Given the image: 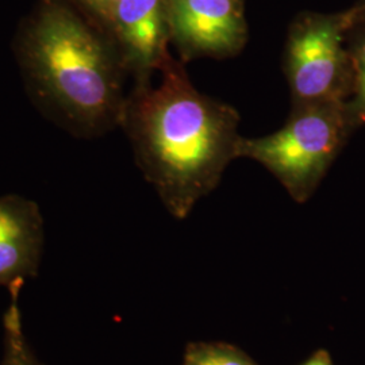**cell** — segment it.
<instances>
[{
  "mask_svg": "<svg viewBox=\"0 0 365 365\" xmlns=\"http://www.w3.org/2000/svg\"><path fill=\"white\" fill-rule=\"evenodd\" d=\"M38 205L19 195L0 196V287L37 277L43 252Z\"/></svg>",
  "mask_w": 365,
  "mask_h": 365,
  "instance_id": "52a82bcc",
  "label": "cell"
},
{
  "mask_svg": "<svg viewBox=\"0 0 365 365\" xmlns=\"http://www.w3.org/2000/svg\"><path fill=\"white\" fill-rule=\"evenodd\" d=\"M341 18L302 16L289 30L283 69L292 105L341 102L352 91L351 57Z\"/></svg>",
  "mask_w": 365,
  "mask_h": 365,
  "instance_id": "277c9868",
  "label": "cell"
},
{
  "mask_svg": "<svg viewBox=\"0 0 365 365\" xmlns=\"http://www.w3.org/2000/svg\"><path fill=\"white\" fill-rule=\"evenodd\" d=\"M182 365H257L247 353L225 342H190Z\"/></svg>",
  "mask_w": 365,
  "mask_h": 365,
  "instance_id": "9c48e42d",
  "label": "cell"
},
{
  "mask_svg": "<svg viewBox=\"0 0 365 365\" xmlns=\"http://www.w3.org/2000/svg\"><path fill=\"white\" fill-rule=\"evenodd\" d=\"M352 93L351 103H345L353 123L365 120V31L357 37L351 53Z\"/></svg>",
  "mask_w": 365,
  "mask_h": 365,
  "instance_id": "30bf717a",
  "label": "cell"
},
{
  "mask_svg": "<svg viewBox=\"0 0 365 365\" xmlns=\"http://www.w3.org/2000/svg\"><path fill=\"white\" fill-rule=\"evenodd\" d=\"M110 24L126 72L150 81L170 53L165 0H119Z\"/></svg>",
  "mask_w": 365,
  "mask_h": 365,
  "instance_id": "8992f818",
  "label": "cell"
},
{
  "mask_svg": "<svg viewBox=\"0 0 365 365\" xmlns=\"http://www.w3.org/2000/svg\"><path fill=\"white\" fill-rule=\"evenodd\" d=\"M18 61L37 103L75 135L122 125L128 96L120 56L73 14L60 7L42 14Z\"/></svg>",
  "mask_w": 365,
  "mask_h": 365,
  "instance_id": "7a4b0ae2",
  "label": "cell"
},
{
  "mask_svg": "<svg viewBox=\"0 0 365 365\" xmlns=\"http://www.w3.org/2000/svg\"><path fill=\"white\" fill-rule=\"evenodd\" d=\"M182 64L170 52L156 84H135L120 125L145 179L180 221L217 188L242 138L238 111L199 91Z\"/></svg>",
  "mask_w": 365,
  "mask_h": 365,
  "instance_id": "6da1fadb",
  "label": "cell"
},
{
  "mask_svg": "<svg viewBox=\"0 0 365 365\" xmlns=\"http://www.w3.org/2000/svg\"><path fill=\"white\" fill-rule=\"evenodd\" d=\"M352 119L342 102L292 105L286 123L268 135L242 137L237 158L262 165L297 203H306L339 153Z\"/></svg>",
  "mask_w": 365,
  "mask_h": 365,
  "instance_id": "3957f363",
  "label": "cell"
},
{
  "mask_svg": "<svg viewBox=\"0 0 365 365\" xmlns=\"http://www.w3.org/2000/svg\"><path fill=\"white\" fill-rule=\"evenodd\" d=\"M300 365H334L330 353L327 349H319L314 352L304 363Z\"/></svg>",
  "mask_w": 365,
  "mask_h": 365,
  "instance_id": "7c38bea8",
  "label": "cell"
},
{
  "mask_svg": "<svg viewBox=\"0 0 365 365\" xmlns=\"http://www.w3.org/2000/svg\"><path fill=\"white\" fill-rule=\"evenodd\" d=\"M95 13L106 21H111V16L117 7L119 0H84Z\"/></svg>",
  "mask_w": 365,
  "mask_h": 365,
  "instance_id": "8fae6325",
  "label": "cell"
},
{
  "mask_svg": "<svg viewBox=\"0 0 365 365\" xmlns=\"http://www.w3.org/2000/svg\"><path fill=\"white\" fill-rule=\"evenodd\" d=\"M24 286L25 284H15L9 288L11 303L3 317L4 339L0 365H45L39 361L24 331L22 313L19 309V297Z\"/></svg>",
  "mask_w": 365,
  "mask_h": 365,
  "instance_id": "ba28073f",
  "label": "cell"
},
{
  "mask_svg": "<svg viewBox=\"0 0 365 365\" xmlns=\"http://www.w3.org/2000/svg\"><path fill=\"white\" fill-rule=\"evenodd\" d=\"M170 39L182 63L225 60L241 52L248 27L241 0H165Z\"/></svg>",
  "mask_w": 365,
  "mask_h": 365,
  "instance_id": "5b68a950",
  "label": "cell"
}]
</instances>
